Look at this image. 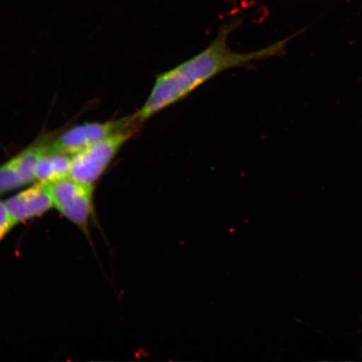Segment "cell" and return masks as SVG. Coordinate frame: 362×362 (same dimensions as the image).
Instances as JSON below:
<instances>
[{"label": "cell", "mask_w": 362, "mask_h": 362, "mask_svg": "<svg viewBox=\"0 0 362 362\" xmlns=\"http://www.w3.org/2000/svg\"><path fill=\"white\" fill-rule=\"evenodd\" d=\"M13 225L38 218L54 207L51 184L36 181L4 202Z\"/></svg>", "instance_id": "cell-5"}, {"label": "cell", "mask_w": 362, "mask_h": 362, "mask_svg": "<svg viewBox=\"0 0 362 362\" xmlns=\"http://www.w3.org/2000/svg\"><path fill=\"white\" fill-rule=\"evenodd\" d=\"M72 156L48 152L40 158L36 168V181L53 183L70 176Z\"/></svg>", "instance_id": "cell-6"}, {"label": "cell", "mask_w": 362, "mask_h": 362, "mask_svg": "<svg viewBox=\"0 0 362 362\" xmlns=\"http://www.w3.org/2000/svg\"><path fill=\"white\" fill-rule=\"evenodd\" d=\"M140 123H134L72 156L70 176L94 185L110 165L126 142L132 138Z\"/></svg>", "instance_id": "cell-2"}, {"label": "cell", "mask_w": 362, "mask_h": 362, "mask_svg": "<svg viewBox=\"0 0 362 362\" xmlns=\"http://www.w3.org/2000/svg\"><path fill=\"white\" fill-rule=\"evenodd\" d=\"M242 19L223 23L215 40L197 55L172 69L156 76L151 93L146 103L135 113L140 122L146 121L157 113L184 100L194 90L226 70L247 66L252 62L281 56L288 40L296 35L279 40L268 47L256 52L241 53L229 47L230 33L241 26Z\"/></svg>", "instance_id": "cell-1"}, {"label": "cell", "mask_w": 362, "mask_h": 362, "mask_svg": "<svg viewBox=\"0 0 362 362\" xmlns=\"http://www.w3.org/2000/svg\"><path fill=\"white\" fill-rule=\"evenodd\" d=\"M25 187L13 158L0 165V196Z\"/></svg>", "instance_id": "cell-7"}, {"label": "cell", "mask_w": 362, "mask_h": 362, "mask_svg": "<svg viewBox=\"0 0 362 362\" xmlns=\"http://www.w3.org/2000/svg\"><path fill=\"white\" fill-rule=\"evenodd\" d=\"M140 123L135 115L119 120L84 123L65 131L57 138L49 141L48 152H57L74 156L93 144H96L117 131L134 123ZM141 124V123H140Z\"/></svg>", "instance_id": "cell-4"}, {"label": "cell", "mask_w": 362, "mask_h": 362, "mask_svg": "<svg viewBox=\"0 0 362 362\" xmlns=\"http://www.w3.org/2000/svg\"><path fill=\"white\" fill-rule=\"evenodd\" d=\"M51 189L54 208L81 232L88 234L94 216V185L68 176L51 183Z\"/></svg>", "instance_id": "cell-3"}, {"label": "cell", "mask_w": 362, "mask_h": 362, "mask_svg": "<svg viewBox=\"0 0 362 362\" xmlns=\"http://www.w3.org/2000/svg\"><path fill=\"white\" fill-rule=\"evenodd\" d=\"M15 226L7 214L4 202L0 201V242L10 233Z\"/></svg>", "instance_id": "cell-8"}]
</instances>
